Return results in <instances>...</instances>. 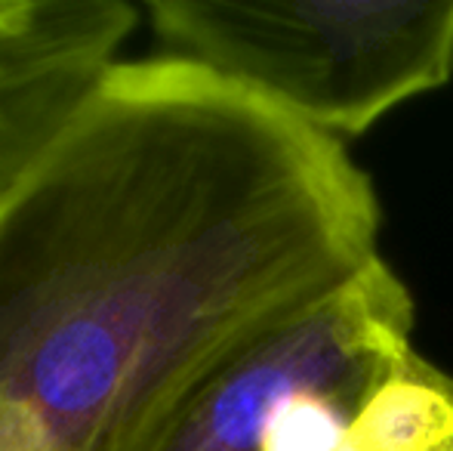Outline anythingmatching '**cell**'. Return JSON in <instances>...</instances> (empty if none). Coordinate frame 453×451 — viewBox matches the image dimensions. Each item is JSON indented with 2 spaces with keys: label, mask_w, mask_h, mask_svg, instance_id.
Masks as SVG:
<instances>
[{
  "label": "cell",
  "mask_w": 453,
  "mask_h": 451,
  "mask_svg": "<svg viewBox=\"0 0 453 451\" xmlns=\"http://www.w3.org/2000/svg\"><path fill=\"white\" fill-rule=\"evenodd\" d=\"M380 223L340 139L197 62H114L0 205V451H145Z\"/></svg>",
  "instance_id": "6da1fadb"
},
{
  "label": "cell",
  "mask_w": 453,
  "mask_h": 451,
  "mask_svg": "<svg viewBox=\"0 0 453 451\" xmlns=\"http://www.w3.org/2000/svg\"><path fill=\"white\" fill-rule=\"evenodd\" d=\"M145 16L164 56L340 143L453 81V0H149Z\"/></svg>",
  "instance_id": "7a4b0ae2"
},
{
  "label": "cell",
  "mask_w": 453,
  "mask_h": 451,
  "mask_svg": "<svg viewBox=\"0 0 453 451\" xmlns=\"http://www.w3.org/2000/svg\"><path fill=\"white\" fill-rule=\"evenodd\" d=\"M411 334L413 297L376 253L228 355L145 451H334Z\"/></svg>",
  "instance_id": "3957f363"
},
{
  "label": "cell",
  "mask_w": 453,
  "mask_h": 451,
  "mask_svg": "<svg viewBox=\"0 0 453 451\" xmlns=\"http://www.w3.org/2000/svg\"><path fill=\"white\" fill-rule=\"evenodd\" d=\"M139 10L127 0H10L0 12V205L47 155L102 74L120 62Z\"/></svg>",
  "instance_id": "277c9868"
},
{
  "label": "cell",
  "mask_w": 453,
  "mask_h": 451,
  "mask_svg": "<svg viewBox=\"0 0 453 451\" xmlns=\"http://www.w3.org/2000/svg\"><path fill=\"white\" fill-rule=\"evenodd\" d=\"M6 4H10V0H0V12H4V10H6Z\"/></svg>",
  "instance_id": "5b68a950"
}]
</instances>
